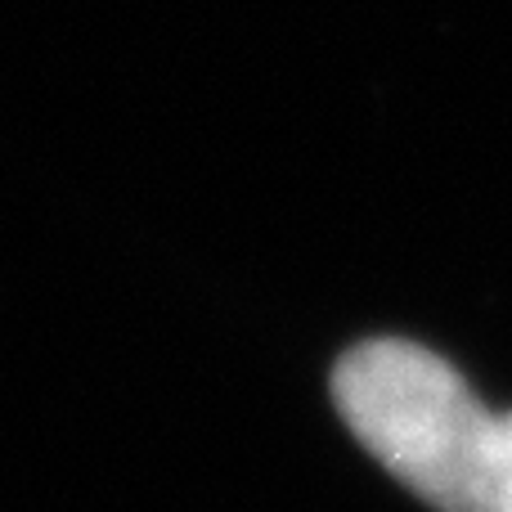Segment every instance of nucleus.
I'll return each mask as SVG.
<instances>
[{"instance_id":"f257e3e1","label":"nucleus","mask_w":512,"mask_h":512,"mask_svg":"<svg viewBox=\"0 0 512 512\" xmlns=\"http://www.w3.org/2000/svg\"><path fill=\"white\" fill-rule=\"evenodd\" d=\"M333 400L355 441L436 512H512V414L450 360L382 337L342 355Z\"/></svg>"}]
</instances>
